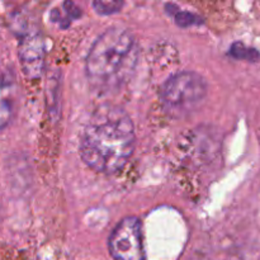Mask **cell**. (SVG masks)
Returning <instances> with one entry per match:
<instances>
[{"label":"cell","mask_w":260,"mask_h":260,"mask_svg":"<svg viewBox=\"0 0 260 260\" xmlns=\"http://www.w3.org/2000/svg\"><path fill=\"white\" fill-rule=\"evenodd\" d=\"M230 53L235 58H239V60H248L251 61V62H256L260 57L258 50L248 47V46H245L241 42L234 43L230 48Z\"/></svg>","instance_id":"7"},{"label":"cell","mask_w":260,"mask_h":260,"mask_svg":"<svg viewBox=\"0 0 260 260\" xmlns=\"http://www.w3.org/2000/svg\"><path fill=\"white\" fill-rule=\"evenodd\" d=\"M108 248L114 260H144V243L139 218L134 216L124 217L112 231Z\"/></svg>","instance_id":"4"},{"label":"cell","mask_w":260,"mask_h":260,"mask_svg":"<svg viewBox=\"0 0 260 260\" xmlns=\"http://www.w3.org/2000/svg\"><path fill=\"white\" fill-rule=\"evenodd\" d=\"M139 58V47L132 33L112 27L102 33L86 57V76L99 93L118 90L129 80Z\"/></svg>","instance_id":"2"},{"label":"cell","mask_w":260,"mask_h":260,"mask_svg":"<svg viewBox=\"0 0 260 260\" xmlns=\"http://www.w3.org/2000/svg\"><path fill=\"white\" fill-rule=\"evenodd\" d=\"M135 128L121 107L104 104L89 118L80 140V155L89 168L112 174L126 165L134 152Z\"/></svg>","instance_id":"1"},{"label":"cell","mask_w":260,"mask_h":260,"mask_svg":"<svg viewBox=\"0 0 260 260\" xmlns=\"http://www.w3.org/2000/svg\"><path fill=\"white\" fill-rule=\"evenodd\" d=\"M207 94L205 78L194 71H183L168 79L160 96L170 112H185L200 103Z\"/></svg>","instance_id":"3"},{"label":"cell","mask_w":260,"mask_h":260,"mask_svg":"<svg viewBox=\"0 0 260 260\" xmlns=\"http://www.w3.org/2000/svg\"><path fill=\"white\" fill-rule=\"evenodd\" d=\"M94 7H95L96 12L102 13V14H109V13L117 12L119 8L122 7V4L119 3H94Z\"/></svg>","instance_id":"8"},{"label":"cell","mask_w":260,"mask_h":260,"mask_svg":"<svg viewBox=\"0 0 260 260\" xmlns=\"http://www.w3.org/2000/svg\"><path fill=\"white\" fill-rule=\"evenodd\" d=\"M15 108V84L9 75H0V129L12 122Z\"/></svg>","instance_id":"6"},{"label":"cell","mask_w":260,"mask_h":260,"mask_svg":"<svg viewBox=\"0 0 260 260\" xmlns=\"http://www.w3.org/2000/svg\"><path fill=\"white\" fill-rule=\"evenodd\" d=\"M18 55L25 76L32 80L40 78L45 65V47L37 30H29L20 37Z\"/></svg>","instance_id":"5"}]
</instances>
